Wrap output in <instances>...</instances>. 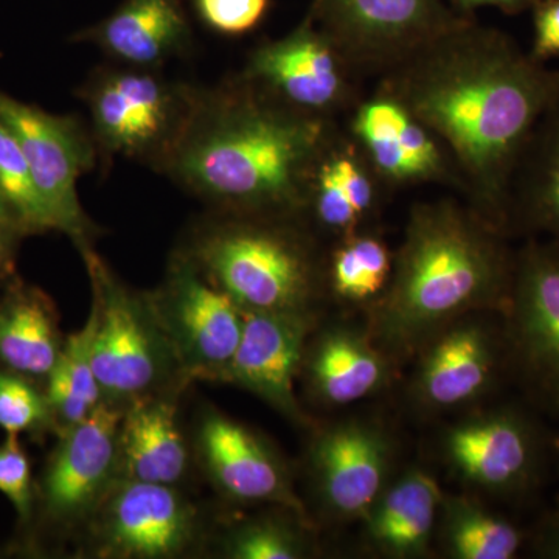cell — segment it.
Masks as SVG:
<instances>
[{"label":"cell","instance_id":"obj_1","mask_svg":"<svg viewBox=\"0 0 559 559\" xmlns=\"http://www.w3.org/2000/svg\"><path fill=\"white\" fill-rule=\"evenodd\" d=\"M447 146L466 204L509 235L511 189L559 72L469 20L378 81Z\"/></svg>","mask_w":559,"mask_h":559},{"label":"cell","instance_id":"obj_2","mask_svg":"<svg viewBox=\"0 0 559 559\" xmlns=\"http://www.w3.org/2000/svg\"><path fill=\"white\" fill-rule=\"evenodd\" d=\"M341 128L280 105L237 72L200 86L159 175L215 212L305 219L312 170Z\"/></svg>","mask_w":559,"mask_h":559},{"label":"cell","instance_id":"obj_3","mask_svg":"<svg viewBox=\"0 0 559 559\" xmlns=\"http://www.w3.org/2000/svg\"><path fill=\"white\" fill-rule=\"evenodd\" d=\"M509 238L466 202L415 204L388 288L371 304V341L399 359L454 320L502 314L516 261Z\"/></svg>","mask_w":559,"mask_h":559},{"label":"cell","instance_id":"obj_4","mask_svg":"<svg viewBox=\"0 0 559 559\" xmlns=\"http://www.w3.org/2000/svg\"><path fill=\"white\" fill-rule=\"evenodd\" d=\"M242 311H312L326 259L301 218L209 210L178 249Z\"/></svg>","mask_w":559,"mask_h":559},{"label":"cell","instance_id":"obj_5","mask_svg":"<svg viewBox=\"0 0 559 559\" xmlns=\"http://www.w3.org/2000/svg\"><path fill=\"white\" fill-rule=\"evenodd\" d=\"M198 90L164 69L108 61L91 70L75 95L90 114L103 165L120 156L160 173L186 130Z\"/></svg>","mask_w":559,"mask_h":559},{"label":"cell","instance_id":"obj_6","mask_svg":"<svg viewBox=\"0 0 559 559\" xmlns=\"http://www.w3.org/2000/svg\"><path fill=\"white\" fill-rule=\"evenodd\" d=\"M79 250L91 280L92 364L105 401L124 406L160 393L171 380L179 382L150 293L130 288L94 246Z\"/></svg>","mask_w":559,"mask_h":559},{"label":"cell","instance_id":"obj_7","mask_svg":"<svg viewBox=\"0 0 559 559\" xmlns=\"http://www.w3.org/2000/svg\"><path fill=\"white\" fill-rule=\"evenodd\" d=\"M0 123L13 135L53 221L76 249L92 246L98 227L84 212L79 180L97 168L100 154L86 120L51 114L0 91Z\"/></svg>","mask_w":559,"mask_h":559},{"label":"cell","instance_id":"obj_8","mask_svg":"<svg viewBox=\"0 0 559 559\" xmlns=\"http://www.w3.org/2000/svg\"><path fill=\"white\" fill-rule=\"evenodd\" d=\"M238 72L311 119L344 123L364 97L366 79L308 14L288 35L257 44Z\"/></svg>","mask_w":559,"mask_h":559},{"label":"cell","instance_id":"obj_9","mask_svg":"<svg viewBox=\"0 0 559 559\" xmlns=\"http://www.w3.org/2000/svg\"><path fill=\"white\" fill-rule=\"evenodd\" d=\"M123 407L103 401L90 417L57 433V444L36 479L31 528L61 536L90 524L121 479L119 432Z\"/></svg>","mask_w":559,"mask_h":559},{"label":"cell","instance_id":"obj_10","mask_svg":"<svg viewBox=\"0 0 559 559\" xmlns=\"http://www.w3.org/2000/svg\"><path fill=\"white\" fill-rule=\"evenodd\" d=\"M150 300L170 345L180 385L223 381L240 344L245 311L179 250Z\"/></svg>","mask_w":559,"mask_h":559},{"label":"cell","instance_id":"obj_11","mask_svg":"<svg viewBox=\"0 0 559 559\" xmlns=\"http://www.w3.org/2000/svg\"><path fill=\"white\" fill-rule=\"evenodd\" d=\"M308 16L364 79H381L471 20L444 0H312Z\"/></svg>","mask_w":559,"mask_h":559},{"label":"cell","instance_id":"obj_12","mask_svg":"<svg viewBox=\"0 0 559 559\" xmlns=\"http://www.w3.org/2000/svg\"><path fill=\"white\" fill-rule=\"evenodd\" d=\"M511 377L538 409L559 418V248L527 238L516 250L502 312Z\"/></svg>","mask_w":559,"mask_h":559},{"label":"cell","instance_id":"obj_13","mask_svg":"<svg viewBox=\"0 0 559 559\" xmlns=\"http://www.w3.org/2000/svg\"><path fill=\"white\" fill-rule=\"evenodd\" d=\"M102 558L167 559L200 539V513L170 485L120 479L90 522Z\"/></svg>","mask_w":559,"mask_h":559},{"label":"cell","instance_id":"obj_14","mask_svg":"<svg viewBox=\"0 0 559 559\" xmlns=\"http://www.w3.org/2000/svg\"><path fill=\"white\" fill-rule=\"evenodd\" d=\"M547 447L539 423L520 407L466 419L444 439V454L455 473L503 498H525L538 489Z\"/></svg>","mask_w":559,"mask_h":559},{"label":"cell","instance_id":"obj_15","mask_svg":"<svg viewBox=\"0 0 559 559\" xmlns=\"http://www.w3.org/2000/svg\"><path fill=\"white\" fill-rule=\"evenodd\" d=\"M342 124L390 193L428 183L460 193L457 168L447 146L392 95L378 90L364 95Z\"/></svg>","mask_w":559,"mask_h":559},{"label":"cell","instance_id":"obj_16","mask_svg":"<svg viewBox=\"0 0 559 559\" xmlns=\"http://www.w3.org/2000/svg\"><path fill=\"white\" fill-rule=\"evenodd\" d=\"M415 396L430 411H450L479 400L510 373L503 318L500 325L468 316L444 326L421 349Z\"/></svg>","mask_w":559,"mask_h":559},{"label":"cell","instance_id":"obj_17","mask_svg":"<svg viewBox=\"0 0 559 559\" xmlns=\"http://www.w3.org/2000/svg\"><path fill=\"white\" fill-rule=\"evenodd\" d=\"M202 468L224 498L275 503L305 516L285 460L255 430L216 411L202 415L197 432Z\"/></svg>","mask_w":559,"mask_h":559},{"label":"cell","instance_id":"obj_18","mask_svg":"<svg viewBox=\"0 0 559 559\" xmlns=\"http://www.w3.org/2000/svg\"><path fill=\"white\" fill-rule=\"evenodd\" d=\"M312 329V311H245L240 344L221 382L255 393L283 417L304 423L296 378L304 369Z\"/></svg>","mask_w":559,"mask_h":559},{"label":"cell","instance_id":"obj_19","mask_svg":"<svg viewBox=\"0 0 559 559\" xmlns=\"http://www.w3.org/2000/svg\"><path fill=\"white\" fill-rule=\"evenodd\" d=\"M392 444L381 429L348 421L320 433L311 450L323 506L342 520H364L389 487Z\"/></svg>","mask_w":559,"mask_h":559},{"label":"cell","instance_id":"obj_20","mask_svg":"<svg viewBox=\"0 0 559 559\" xmlns=\"http://www.w3.org/2000/svg\"><path fill=\"white\" fill-rule=\"evenodd\" d=\"M389 193L342 124L312 170L305 221L316 234L329 235L337 241L366 230Z\"/></svg>","mask_w":559,"mask_h":559},{"label":"cell","instance_id":"obj_21","mask_svg":"<svg viewBox=\"0 0 559 559\" xmlns=\"http://www.w3.org/2000/svg\"><path fill=\"white\" fill-rule=\"evenodd\" d=\"M119 64L165 69L194 50L193 27L182 0H123L105 20L72 36Z\"/></svg>","mask_w":559,"mask_h":559},{"label":"cell","instance_id":"obj_22","mask_svg":"<svg viewBox=\"0 0 559 559\" xmlns=\"http://www.w3.org/2000/svg\"><path fill=\"white\" fill-rule=\"evenodd\" d=\"M121 479L178 487L190 468L178 406L168 396H143L124 404L120 421Z\"/></svg>","mask_w":559,"mask_h":559},{"label":"cell","instance_id":"obj_23","mask_svg":"<svg viewBox=\"0 0 559 559\" xmlns=\"http://www.w3.org/2000/svg\"><path fill=\"white\" fill-rule=\"evenodd\" d=\"M66 337L60 312L46 290L16 275L0 290V367L44 384Z\"/></svg>","mask_w":559,"mask_h":559},{"label":"cell","instance_id":"obj_24","mask_svg":"<svg viewBox=\"0 0 559 559\" xmlns=\"http://www.w3.org/2000/svg\"><path fill=\"white\" fill-rule=\"evenodd\" d=\"M304 369L312 395L326 406H348L373 395L389 380V358L370 334L331 329L308 345Z\"/></svg>","mask_w":559,"mask_h":559},{"label":"cell","instance_id":"obj_25","mask_svg":"<svg viewBox=\"0 0 559 559\" xmlns=\"http://www.w3.org/2000/svg\"><path fill=\"white\" fill-rule=\"evenodd\" d=\"M443 499L439 481L430 474L407 471L364 518L367 538L390 557H421L428 551Z\"/></svg>","mask_w":559,"mask_h":559},{"label":"cell","instance_id":"obj_26","mask_svg":"<svg viewBox=\"0 0 559 559\" xmlns=\"http://www.w3.org/2000/svg\"><path fill=\"white\" fill-rule=\"evenodd\" d=\"M509 234L559 248V102L540 120L514 176Z\"/></svg>","mask_w":559,"mask_h":559},{"label":"cell","instance_id":"obj_27","mask_svg":"<svg viewBox=\"0 0 559 559\" xmlns=\"http://www.w3.org/2000/svg\"><path fill=\"white\" fill-rule=\"evenodd\" d=\"M440 516L444 546L454 558L513 559L528 539L520 525L468 498H444Z\"/></svg>","mask_w":559,"mask_h":559},{"label":"cell","instance_id":"obj_28","mask_svg":"<svg viewBox=\"0 0 559 559\" xmlns=\"http://www.w3.org/2000/svg\"><path fill=\"white\" fill-rule=\"evenodd\" d=\"M94 320L66 336L60 359L50 371L44 389L58 430L79 425L105 401L92 364Z\"/></svg>","mask_w":559,"mask_h":559},{"label":"cell","instance_id":"obj_29","mask_svg":"<svg viewBox=\"0 0 559 559\" xmlns=\"http://www.w3.org/2000/svg\"><path fill=\"white\" fill-rule=\"evenodd\" d=\"M393 253L382 238L359 230L336 241L326 257V285L334 296L355 304H373L388 288Z\"/></svg>","mask_w":559,"mask_h":559},{"label":"cell","instance_id":"obj_30","mask_svg":"<svg viewBox=\"0 0 559 559\" xmlns=\"http://www.w3.org/2000/svg\"><path fill=\"white\" fill-rule=\"evenodd\" d=\"M0 213L22 237L55 231L31 167L13 135L0 123Z\"/></svg>","mask_w":559,"mask_h":559},{"label":"cell","instance_id":"obj_31","mask_svg":"<svg viewBox=\"0 0 559 559\" xmlns=\"http://www.w3.org/2000/svg\"><path fill=\"white\" fill-rule=\"evenodd\" d=\"M301 520L259 516L231 527L223 538L224 557L231 559H300L310 554Z\"/></svg>","mask_w":559,"mask_h":559},{"label":"cell","instance_id":"obj_32","mask_svg":"<svg viewBox=\"0 0 559 559\" xmlns=\"http://www.w3.org/2000/svg\"><path fill=\"white\" fill-rule=\"evenodd\" d=\"M0 428L43 443L57 436V423L40 382L0 367Z\"/></svg>","mask_w":559,"mask_h":559},{"label":"cell","instance_id":"obj_33","mask_svg":"<svg viewBox=\"0 0 559 559\" xmlns=\"http://www.w3.org/2000/svg\"><path fill=\"white\" fill-rule=\"evenodd\" d=\"M0 492L9 499L22 530L31 528L36 507V479L32 460L20 436L7 433L0 443Z\"/></svg>","mask_w":559,"mask_h":559},{"label":"cell","instance_id":"obj_34","mask_svg":"<svg viewBox=\"0 0 559 559\" xmlns=\"http://www.w3.org/2000/svg\"><path fill=\"white\" fill-rule=\"evenodd\" d=\"M198 21L226 38L248 35L266 17L271 0H191Z\"/></svg>","mask_w":559,"mask_h":559},{"label":"cell","instance_id":"obj_35","mask_svg":"<svg viewBox=\"0 0 559 559\" xmlns=\"http://www.w3.org/2000/svg\"><path fill=\"white\" fill-rule=\"evenodd\" d=\"M530 55L540 62L559 57V0H538L536 3Z\"/></svg>","mask_w":559,"mask_h":559},{"label":"cell","instance_id":"obj_36","mask_svg":"<svg viewBox=\"0 0 559 559\" xmlns=\"http://www.w3.org/2000/svg\"><path fill=\"white\" fill-rule=\"evenodd\" d=\"M24 237L0 213V290L16 277V260Z\"/></svg>","mask_w":559,"mask_h":559},{"label":"cell","instance_id":"obj_37","mask_svg":"<svg viewBox=\"0 0 559 559\" xmlns=\"http://www.w3.org/2000/svg\"><path fill=\"white\" fill-rule=\"evenodd\" d=\"M533 544L539 557L559 559V500L555 509L540 522Z\"/></svg>","mask_w":559,"mask_h":559},{"label":"cell","instance_id":"obj_38","mask_svg":"<svg viewBox=\"0 0 559 559\" xmlns=\"http://www.w3.org/2000/svg\"><path fill=\"white\" fill-rule=\"evenodd\" d=\"M459 13L468 16L471 11L479 7H496L509 14L521 13V11L535 7L538 0H451Z\"/></svg>","mask_w":559,"mask_h":559},{"label":"cell","instance_id":"obj_39","mask_svg":"<svg viewBox=\"0 0 559 559\" xmlns=\"http://www.w3.org/2000/svg\"><path fill=\"white\" fill-rule=\"evenodd\" d=\"M551 450H554L555 454H557L558 463H559V433L551 440Z\"/></svg>","mask_w":559,"mask_h":559}]
</instances>
